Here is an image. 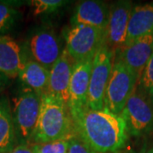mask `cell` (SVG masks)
<instances>
[{
  "label": "cell",
  "mask_w": 153,
  "mask_h": 153,
  "mask_svg": "<svg viewBox=\"0 0 153 153\" xmlns=\"http://www.w3.org/2000/svg\"><path fill=\"white\" fill-rule=\"evenodd\" d=\"M70 113L76 134L96 153H117L125 146L129 135L120 115L88 107Z\"/></svg>",
  "instance_id": "cell-1"
},
{
  "label": "cell",
  "mask_w": 153,
  "mask_h": 153,
  "mask_svg": "<svg viewBox=\"0 0 153 153\" xmlns=\"http://www.w3.org/2000/svg\"><path fill=\"white\" fill-rule=\"evenodd\" d=\"M75 134L68 105L51 94H43L38 123L30 140L31 145L69 140Z\"/></svg>",
  "instance_id": "cell-2"
},
{
  "label": "cell",
  "mask_w": 153,
  "mask_h": 153,
  "mask_svg": "<svg viewBox=\"0 0 153 153\" xmlns=\"http://www.w3.org/2000/svg\"><path fill=\"white\" fill-rule=\"evenodd\" d=\"M138 78L120 60H113L109 82L105 95V108L120 115L136 88Z\"/></svg>",
  "instance_id": "cell-3"
},
{
  "label": "cell",
  "mask_w": 153,
  "mask_h": 153,
  "mask_svg": "<svg viewBox=\"0 0 153 153\" xmlns=\"http://www.w3.org/2000/svg\"><path fill=\"white\" fill-rule=\"evenodd\" d=\"M41 96L30 88H25L14 99L12 110L17 140L29 144L38 123Z\"/></svg>",
  "instance_id": "cell-4"
},
{
  "label": "cell",
  "mask_w": 153,
  "mask_h": 153,
  "mask_svg": "<svg viewBox=\"0 0 153 153\" xmlns=\"http://www.w3.org/2000/svg\"><path fill=\"white\" fill-rule=\"evenodd\" d=\"M120 116L125 122L128 135L140 137L153 131V105L149 96L138 87Z\"/></svg>",
  "instance_id": "cell-5"
},
{
  "label": "cell",
  "mask_w": 153,
  "mask_h": 153,
  "mask_svg": "<svg viewBox=\"0 0 153 153\" xmlns=\"http://www.w3.org/2000/svg\"><path fill=\"white\" fill-rule=\"evenodd\" d=\"M114 54L105 43L94 55L88 92V107L92 110L105 108V95L113 66Z\"/></svg>",
  "instance_id": "cell-6"
},
{
  "label": "cell",
  "mask_w": 153,
  "mask_h": 153,
  "mask_svg": "<svg viewBox=\"0 0 153 153\" xmlns=\"http://www.w3.org/2000/svg\"><path fill=\"white\" fill-rule=\"evenodd\" d=\"M106 43V32L87 25H72L66 35V49L75 60L93 59Z\"/></svg>",
  "instance_id": "cell-7"
},
{
  "label": "cell",
  "mask_w": 153,
  "mask_h": 153,
  "mask_svg": "<svg viewBox=\"0 0 153 153\" xmlns=\"http://www.w3.org/2000/svg\"><path fill=\"white\" fill-rule=\"evenodd\" d=\"M132 9V2L128 0L117 1L110 7L106 44L114 55L124 47Z\"/></svg>",
  "instance_id": "cell-8"
},
{
  "label": "cell",
  "mask_w": 153,
  "mask_h": 153,
  "mask_svg": "<svg viewBox=\"0 0 153 153\" xmlns=\"http://www.w3.org/2000/svg\"><path fill=\"white\" fill-rule=\"evenodd\" d=\"M28 50L32 60L50 70L59 60L64 49L60 39L53 31L41 30L35 33L29 39Z\"/></svg>",
  "instance_id": "cell-9"
},
{
  "label": "cell",
  "mask_w": 153,
  "mask_h": 153,
  "mask_svg": "<svg viewBox=\"0 0 153 153\" xmlns=\"http://www.w3.org/2000/svg\"><path fill=\"white\" fill-rule=\"evenodd\" d=\"M152 54L153 33H152L117 51L114 55V59L122 61L140 80Z\"/></svg>",
  "instance_id": "cell-10"
},
{
  "label": "cell",
  "mask_w": 153,
  "mask_h": 153,
  "mask_svg": "<svg viewBox=\"0 0 153 153\" xmlns=\"http://www.w3.org/2000/svg\"><path fill=\"white\" fill-rule=\"evenodd\" d=\"M75 64L76 61L65 48L59 60L49 70L47 94L62 100L67 105L69 102L70 82Z\"/></svg>",
  "instance_id": "cell-11"
},
{
  "label": "cell",
  "mask_w": 153,
  "mask_h": 153,
  "mask_svg": "<svg viewBox=\"0 0 153 153\" xmlns=\"http://www.w3.org/2000/svg\"><path fill=\"white\" fill-rule=\"evenodd\" d=\"M93 59L77 61L75 64L69 88L68 107L70 111L88 107V92L93 66Z\"/></svg>",
  "instance_id": "cell-12"
},
{
  "label": "cell",
  "mask_w": 153,
  "mask_h": 153,
  "mask_svg": "<svg viewBox=\"0 0 153 153\" xmlns=\"http://www.w3.org/2000/svg\"><path fill=\"white\" fill-rule=\"evenodd\" d=\"M110 8L102 1L85 0L79 2L71 19L72 25H87L106 32Z\"/></svg>",
  "instance_id": "cell-13"
},
{
  "label": "cell",
  "mask_w": 153,
  "mask_h": 153,
  "mask_svg": "<svg viewBox=\"0 0 153 153\" xmlns=\"http://www.w3.org/2000/svg\"><path fill=\"white\" fill-rule=\"evenodd\" d=\"M24 62L20 45L10 36H0V74L15 78L19 76Z\"/></svg>",
  "instance_id": "cell-14"
},
{
  "label": "cell",
  "mask_w": 153,
  "mask_h": 153,
  "mask_svg": "<svg viewBox=\"0 0 153 153\" xmlns=\"http://www.w3.org/2000/svg\"><path fill=\"white\" fill-rule=\"evenodd\" d=\"M152 33H153V4L133 7L124 47Z\"/></svg>",
  "instance_id": "cell-15"
},
{
  "label": "cell",
  "mask_w": 153,
  "mask_h": 153,
  "mask_svg": "<svg viewBox=\"0 0 153 153\" xmlns=\"http://www.w3.org/2000/svg\"><path fill=\"white\" fill-rule=\"evenodd\" d=\"M21 79L27 88L32 89L42 96L47 93L49 85V70L33 60H25L22 69L19 73Z\"/></svg>",
  "instance_id": "cell-16"
},
{
  "label": "cell",
  "mask_w": 153,
  "mask_h": 153,
  "mask_svg": "<svg viewBox=\"0 0 153 153\" xmlns=\"http://www.w3.org/2000/svg\"><path fill=\"white\" fill-rule=\"evenodd\" d=\"M16 128L9 99L0 97V153H8L16 147Z\"/></svg>",
  "instance_id": "cell-17"
},
{
  "label": "cell",
  "mask_w": 153,
  "mask_h": 153,
  "mask_svg": "<svg viewBox=\"0 0 153 153\" xmlns=\"http://www.w3.org/2000/svg\"><path fill=\"white\" fill-rule=\"evenodd\" d=\"M21 14L11 3L0 1V36H5L16 26Z\"/></svg>",
  "instance_id": "cell-18"
},
{
  "label": "cell",
  "mask_w": 153,
  "mask_h": 153,
  "mask_svg": "<svg viewBox=\"0 0 153 153\" xmlns=\"http://www.w3.org/2000/svg\"><path fill=\"white\" fill-rule=\"evenodd\" d=\"M66 4L62 0H33L31 1L34 16L52 14Z\"/></svg>",
  "instance_id": "cell-19"
},
{
  "label": "cell",
  "mask_w": 153,
  "mask_h": 153,
  "mask_svg": "<svg viewBox=\"0 0 153 153\" xmlns=\"http://www.w3.org/2000/svg\"><path fill=\"white\" fill-rule=\"evenodd\" d=\"M35 153H68V140L32 145Z\"/></svg>",
  "instance_id": "cell-20"
},
{
  "label": "cell",
  "mask_w": 153,
  "mask_h": 153,
  "mask_svg": "<svg viewBox=\"0 0 153 153\" xmlns=\"http://www.w3.org/2000/svg\"><path fill=\"white\" fill-rule=\"evenodd\" d=\"M137 87L147 95L153 88V54L143 71Z\"/></svg>",
  "instance_id": "cell-21"
},
{
  "label": "cell",
  "mask_w": 153,
  "mask_h": 153,
  "mask_svg": "<svg viewBox=\"0 0 153 153\" xmlns=\"http://www.w3.org/2000/svg\"><path fill=\"white\" fill-rule=\"evenodd\" d=\"M68 141H69L68 153H96L76 134L71 137L68 140Z\"/></svg>",
  "instance_id": "cell-22"
},
{
  "label": "cell",
  "mask_w": 153,
  "mask_h": 153,
  "mask_svg": "<svg viewBox=\"0 0 153 153\" xmlns=\"http://www.w3.org/2000/svg\"><path fill=\"white\" fill-rule=\"evenodd\" d=\"M8 153H35L31 144H20Z\"/></svg>",
  "instance_id": "cell-23"
},
{
  "label": "cell",
  "mask_w": 153,
  "mask_h": 153,
  "mask_svg": "<svg viewBox=\"0 0 153 153\" xmlns=\"http://www.w3.org/2000/svg\"><path fill=\"white\" fill-rule=\"evenodd\" d=\"M8 77L2 74H0V92L4 88V87L6 86V83L8 82Z\"/></svg>",
  "instance_id": "cell-24"
},
{
  "label": "cell",
  "mask_w": 153,
  "mask_h": 153,
  "mask_svg": "<svg viewBox=\"0 0 153 153\" xmlns=\"http://www.w3.org/2000/svg\"><path fill=\"white\" fill-rule=\"evenodd\" d=\"M148 96H149V99H150V101L152 102V104L153 105V88L149 92L148 94Z\"/></svg>",
  "instance_id": "cell-25"
},
{
  "label": "cell",
  "mask_w": 153,
  "mask_h": 153,
  "mask_svg": "<svg viewBox=\"0 0 153 153\" xmlns=\"http://www.w3.org/2000/svg\"><path fill=\"white\" fill-rule=\"evenodd\" d=\"M142 153H153V146H151V147L149 148L148 150H146V151L144 150Z\"/></svg>",
  "instance_id": "cell-26"
},
{
  "label": "cell",
  "mask_w": 153,
  "mask_h": 153,
  "mask_svg": "<svg viewBox=\"0 0 153 153\" xmlns=\"http://www.w3.org/2000/svg\"><path fill=\"white\" fill-rule=\"evenodd\" d=\"M129 153H131V152H129Z\"/></svg>",
  "instance_id": "cell-27"
}]
</instances>
